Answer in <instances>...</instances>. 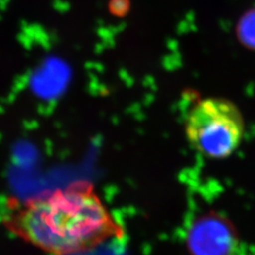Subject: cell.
<instances>
[{"mask_svg":"<svg viewBox=\"0 0 255 255\" xmlns=\"http://www.w3.org/2000/svg\"><path fill=\"white\" fill-rule=\"evenodd\" d=\"M2 225L50 255L83 254L123 236V228L89 182L21 201L9 198Z\"/></svg>","mask_w":255,"mask_h":255,"instance_id":"obj_1","label":"cell"},{"mask_svg":"<svg viewBox=\"0 0 255 255\" xmlns=\"http://www.w3.org/2000/svg\"><path fill=\"white\" fill-rule=\"evenodd\" d=\"M185 136L200 154L212 160L226 159L240 146L245 121L240 109L223 98L199 101L184 122Z\"/></svg>","mask_w":255,"mask_h":255,"instance_id":"obj_2","label":"cell"},{"mask_svg":"<svg viewBox=\"0 0 255 255\" xmlns=\"http://www.w3.org/2000/svg\"><path fill=\"white\" fill-rule=\"evenodd\" d=\"M193 255H230L234 239L228 225L214 217L199 220L189 233Z\"/></svg>","mask_w":255,"mask_h":255,"instance_id":"obj_3","label":"cell"},{"mask_svg":"<svg viewBox=\"0 0 255 255\" xmlns=\"http://www.w3.org/2000/svg\"><path fill=\"white\" fill-rule=\"evenodd\" d=\"M244 37L252 44H255V16L251 17L243 25Z\"/></svg>","mask_w":255,"mask_h":255,"instance_id":"obj_4","label":"cell"}]
</instances>
